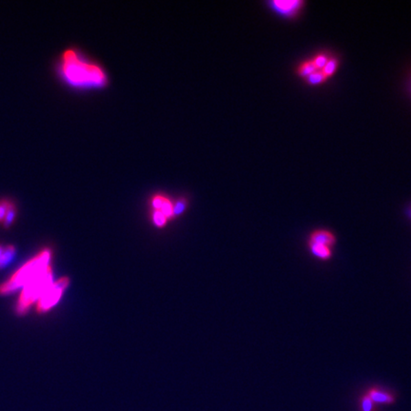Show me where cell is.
Wrapping results in <instances>:
<instances>
[{"label":"cell","instance_id":"9c48e42d","mask_svg":"<svg viewBox=\"0 0 411 411\" xmlns=\"http://www.w3.org/2000/svg\"><path fill=\"white\" fill-rule=\"evenodd\" d=\"M336 242H337V239H336L335 234L331 231L325 230V229L313 231L308 239V243L320 244V245L330 246V248H333Z\"/></svg>","mask_w":411,"mask_h":411},{"label":"cell","instance_id":"3957f363","mask_svg":"<svg viewBox=\"0 0 411 411\" xmlns=\"http://www.w3.org/2000/svg\"><path fill=\"white\" fill-rule=\"evenodd\" d=\"M54 282L53 266H50L46 271L39 274L21 288V295L17 301L16 313L19 316L26 315L30 308L43 296L49 286Z\"/></svg>","mask_w":411,"mask_h":411},{"label":"cell","instance_id":"9a60e30c","mask_svg":"<svg viewBox=\"0 0 411 411\" xmlns=\"http://www.w3.org/2000/svg\"><path fill=\"white\" fill-rule=\"evenodd\" d=\"M327 79L328 77L323 74L322 71H316L306 77V82L310 85H319L324 83Z\"/></svg>","mask_w":411,"mask_h":411},{"label":"cell","instance_id":"4fadbf2b","mask_svg":"<svg viewBox=\"0 0 411 411\" xmlns=\"http://www.w3.org/2000/svg\"><path fill=\"white\" fill-rule=\"evenodd\" d=\"M359 410L360 411H378V407L370 399L366 393L361 395L359 399Z\"/></svg>","mask_w":411,"mask_h":411},{"label":"cell","instance_id":"277c9868","mask_svg":"<svg viewBox=\"0 0 411 411\" xmlns=\"http://www.w3.org/2000/svg\"><path fill=\"white\" fill-rule=\"evenodd\" d=\"M70 284V279L62 277L54 281L36 304L37 313H46L59 304Z\"/></svg>","mask_w":411,"mask_h":411},{"label":"cell","instance_id":"30bf717a","mask_svg":"<svg viewBox=\"0 0 411 411\" xmlns=\"http://www.w3.org/2000/svg\"><path fill=\"white\" fill-rule=\"evenodd\" d=\"M308 250L315 257L321 261H328L333 256V248L320 245V244L308 243Z\"/></svg>","mask_w":411,"mask_h":411},{"label":"cell","instance_id":"2e32d148","mask_svg":"<svg viewBox=\"0 0 411 411\" xmlns=\"http://www.w3.org/2000/svg\"><path fill=\"white\" fill-rule=\"evenodd\" d=\"M328 59H330V57H328L327 54H319L317 56L313 57V59H311V61H313V63L315 65L317 71H322L325 65L327 64Z\"/></svg>","mask_w":411,"mask_h":411},{"label":"cell","instance_id":"5bb4252c","mask_svg":"<svg viewBox=\"0 0 411 411\" xmlns=\"http://www.w3.org/2000/svg\"><path fill=\"white\" fill-rule=\"evenodd\" d=\"M338 59H335V57H330L327 62V64L325 65V67L322 69L323 74H325L326 76L330 77L333 76V74L336 73L338 69Z\"/></svg>","mask_w":411,"mask_h":411},{"label":"cell","instance_id":"6da1fadb","mask_svg":"<svg viewBox=\"0 0 411 411\" xmlns=\"http://www.w3.org/2000/svg\"><path fill=\"white\" fill-rule=\"evenodd\" d=\"M59 76L69 86L81 89H101L109 83L107 72L78 49L65 50L57 65Z\"/></svg>","mask_w":411,"mask_h":411},{"label":"cell","instance_id":"5b68a950","mask_svg":"<svg viewBox=\"0 0 411 411\" xmlns=\"http://www.w3.org/2000/svg\"><path fill=\"white\" fill-rule=\"evenodd\" d=\"M366 394L376 405H392L397 402V393L390 388L372 386L365 391Z\"/></svg>","mask_w":411,"mask_h":411},{"label":"cell","instance_id":"52a82bcc","mask_svg":"<svg viewBox=\"0 0 411 411\" xmlns=\"http://www.w3.org/2000/svg\"><path fill=\"white\" fill-rule=\"evenodd\" d=\"M271 8L281 16L291 17H295L303 8L304 3L301 0H290V1H275L271 2Z\"/></svg>","mask_w":411,"mask_h":411},{"label":"cell","instance_id":"ba28073f","mask_svg":"<svg viewBox=\"0 0 411 411\" xmlns=\"http://www.w3.org/2000/svg\"><path fill=\"white\" fill-rule=\"evenodd\" d=\"M16 204L9 199L0 200V223L3 224L5 228H10L16 221Z\"/></svg>","mask_w":411,"mask_h":411},{"label":"cell","instance_id":"7c38bea8","mask_svg":"<svg viewBox=\"0 0 411 411\" xmlns=\"http://www.w3.org/2000/svg\"><path fill=\"white\" fill-rule=\"evenodd\" d=\"M316 71L317 70H316L315 65H313L311 61H304L303 63L299 65L297 68L298 76L305 77V78L310 76L311 74L315 73Z\"/></svg>","mask_w":411,"mask_h":411},{"label":"cell","instance_id":"8fae6325","mask_svg":"<svg viewBox=\"0 0 411 411\" xmlns=\"http://www.w3.org/2000/svg\"><path fill=\"white\" fill-rule=\"evenodd\" d=\"M17 255V249L14 245L0 244V270L6 268L14 261Z\"/></svg>","mask_w":411,"mask_h":411},{"label":"cell","instance_id":"8992f818","mask_svg":"<svg viewBox=\"0 0 411 411\" xmlns=\"http://www.w3.org/2000/svg\"><path fill=\"white\" fill-rule=\"evenodd\" d=\"M176 201L171 200L168 196L161 193L154 194L151 199V206L153 208V211L163 214L168 220L176 215Z\"/></svg>","mask_w":411,"mask_h":411},{"label":"cell","instance_id":"7a4b0ae2","mask_svg":"<svg viewBox=\"0 0 411 411\" xmlns=\"http://www.w3.org/2000/svg\"><path fill=\"white\" fill-rule=\"evenodd\" d=\"M53 251L50 248H44L36 255L32 256L23 266H21L5 282L0 284V295H12L14 291L21 290L24 286L36 278L39 274L52 266Z\"/></svg>","mask_w":411,"mask_h":411}]
</instances>
